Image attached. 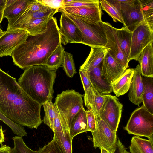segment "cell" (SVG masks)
Segmentation results:
<instances>
[{
	"instance_id": "1",
	"label": "cell",
	"mask_w": 153,
	"mask_h": 153,
	"mask_svg": "<svg viewBox=\"0 0 153 153\" xmlns=\"http://www.w3.org/2000/svg\"><path fill=\"white\" fill-rule=\"evenodd\" d=\"M42 105L23 89L16 79L0 68V111L13 122L37 128L43 122Z\"/></svg>"
},
{
	"instance_id": "2",
	"label": "cell",
	"mask_w": 153,
	"mask_h": 153,
	"mask_svg": "<svg viewBox=\"0 0 153 153\" xmlns=\"http://www.w3.org/2000/svg\"><path fill=\"white\" fill-rule=\"evenodd\" d=\"M61 42L56 18L53 16L48 22L45 33L35 36L29 35L11 56L14 64L24 70L33 66L45 65Z\"/></svg>"
},
{
	"instance_id": "3",
	"label": "cell",
	"mask_w": 153,
	"mask_h": 153,
	"mask_svg": "<svg viewBox=\"0 0 153 153\" xmlns=\"http://www.w3.org/2000/svg\"><path fill=\"white\" fill-rule=\"evenodd\" d=\"M56 71L45 65L31 66L25 69L18 82L32 99L42 105L52 101Z\"/></svg>"
},
{
	"instance_id": "4",
	"label": "cell",
	"mask_w": 153,
	"mask_h": 153,
	"mask_svg": "<svg viewBox=\"0 0 153 153\" xmlns=\"http://www.w3.org/2000/svg\"><path fill=\"white\" fill-rule=\"evenodd\" d=\"M83 95L74 90H67L58 94L54 103L58 111L64 135L69 132L72 120L83 107Z\"/></svg>"
},
{
	"instance_id": "5",
	"label": "cell",
	"mask_w": 153,
	"mask_h": 153,
	"mask_svg": "<svg viewBox=\"0 0 153 153\" xmlns=\"http://www.w3.org/2000/svg\"><path fill=\"white\" fill-rule=\"evenodd\" d=\"M61 13L71 19L80 30L83 37L81 44L91 48L105 47L107 38L102 21L95 22L75 15Z\"/></svg>"
},
{
	"instance_id": "6",
	"label": "cell",
	"mask_w": 153,
	"mask_h": 153,
	"mask_svg": "<svg viewBox=\"0 0 153 153\" xmlns=\"http://www.w3.org/2000/svg\"><path fill=\"white\" fill-rule=\"evenodd\" d=\"M124 129L129 134L148 138L153 135V114L142 105L132 113Z\"/></svg>"
},
{
	"instance_id": "7",
	"label": "cell",
	"mask_w": 153,
	"mask_h": 153,
	"mask_svg": "<svg viewBox=\"0 0 153 153\" xmlns=\"http://www.w3.org/2000/svg\"><path fill=\"white\" fill-rule=\"evenodd\" d=\"M116 8L120 12L124 26L132 32L145 22L140 0H117Z\"/></svg>"
},
{
	"instance_id": "8",
	"label": "cell",
	"mask_w": 153,
	"mask_h": 153,
	"mask_svg": "<svg viewBox=\"0 0 153 153\" xmlns=\"http://www.w3.org/2000/svg\"><path fill=\"white\" fill-rule=\"evenodd\" d=\"M96 129L91 132L94 147L113 152L117 139L116 132L111 129L100 117H96Z\"/></svg>"
},
{
	"instance_id": "9",
	"label": "cell",
	"mask_w": 153,
	"mask_h": 153,
	"mask_svg": "<svg viewBox=\"0 0 153 153\" xmlns=\"http://www.w3.org/2000/svg\"><path fill=\"white\" fill-rule=\"evenodd\" d=\"M153 41V31L146 23L138 26L132 32L131 47L129 60L137 61L141 52Z\"/></svg>"
},
{
	"instance_id": "10",
	"label": "cell",
	"mask_w": 153,
	"mask_h": 153,
	"mask_svg": "<svg viewBox=\"0 0 153 153\" xmlns=\"http://www.w3.org/2000/svg\"><path fill=\"white\" fill-rule=\"evenodd\" d=\"M106 95L107 100L98 117L111 129L117 132L121 117L123 105L116 96Z\"/></svg>"
},
{
	"instance_id": "11",
	"label": "cell",
	"mask_w": 153,
	"mask_h": 153,
	"mask_svg": "<svg viewBox=\"0 0 153 153\" xmlns=\"http://www.w3.org/2000/svg\"><path fill=\"white\" fill-rule=\"evenodd\" d=\"M105 31L107 43L105 47L108 52L125 70L129 67V61L123 53L117 37L116 28L110 23L103 22Z\"/></svg>"
},
{
	"instance_id": "12",
	"label": "cell",
	"mask_w": 153,
	"mask_h": 153,
	"mask_svg": "<svg viewBox=\"0 0 153 153\" xmlns=\"http://www.w3.org/2000/svg\"><path fill=\"white\" fill-rule=\"evenodd\" d=\"M29 35L22 30H7L0 38V57L11 55L14 51L23 43Z\"/></svg>"
},
{
	"instance_id": "13",
	"label": "cell",
	"mask_w": 153,
	"mask_h": 153,
	"mask_svg": "<svg viewBox=\"0 0 153 153\" xmlns=\"http://www.w3.org/2000/svg\"><path fill=\"white\" fill-rule=\"evenodd\" d=\"M59 32L62 44L81 43L83 37L80 30L68 17L62 13L60 19Z\"/></svg>"
},
{
	"instance_id": "14",
	"label": "cell",
	"mask_w": 153,
	"mask_h": 153,
	"mask_svg": "<svg viewBox=\"0 0 153 153\" xmlns=\"http://www.w3.org/2000/svg\"><path fill=\"white\" fill-rule=\"evenodd\" d=\"M59 12V9L51 8L47 6L43 9L33 13L24 15L20 14L8 21L7 30L19 29L30 20L49 16H53Z\"/></svg>"
},
{
	"instance_id": "15",
	"label": "cell",
	"mask_w": 153,
	"mask_h": 153,
	"mask_svg": "<svg viewBox=\"0 0 153 153\" xmlns=\"http://www.w3.org/2000/svg\"><path fill=\"white\" fill-rule=\"evenodd\" d=\"M125 70L108 52L102 61L101 75L108 83H111L119 78Z\"/></svg>"
},
{
	"instance_id": "16",
	"label": "cell",
	"mask_w": 153,
	"mask_h": 153,
	"mask_svg": "<svg viewBox=\"0 0 153 153\" xmlns=\"http://www.w3.org/2000/svg\"><path fill=\"white\" fill-rule=\"evenodd\" d=\"M144 85L139 64L134 69V72L130 84L128 97L134 104L139 106L142 102Z\"/></svg>"
},
{
	"instance_id": "17",
	"label": "cell",
	"mask_w": 153,
	"mask_h": 153,
	"mask_svg": "<svg viewBox=\"0 0 153 153\" xmlns=\"http://www.w3.org/2000/svg\"><path fill=\"white\" fill-rule=\"evenodd\" d=\"M102 62L97 66L86 74L93 88L104 94H108L113 91L111 83L107 82L102 76Z\"/></svg>"
},
{
	"instance_id": "18",
	"label": "cell",
	"mask_w": 153,
	"mask_h": 153,
	"mask_svg": "<svg viewBox=\"0 0 153 153\" xmlns=\"http://www.w3.org/2000/svg\"><path fill=\"white\" fill-rule=\"evenodd\" d=\"M59 12L80 16L94 22L102 21L100 6L96 7H63L59 9Z\"/></svg>"
},
{
	"instance_id": "19",
	"label": "cell",
	"mask_w": 153,
	"mask_h": 153,
	"mask_svg": "<svg viewBox=\"0 0 153 153\" xmlns=\"http://www.w3.org/2000/svg\"><path fill=\"white\" fill-rule=\"evenodd\" d=\"M153 41L149 43L139 56L141 74L144 76L153 77Z\"/></svg>"
},
{
	"instance_id": "20",
	"label": "cell",
	"mask_w": 153,
	"mask_h": 153,
	"mask_svg": "<svg viewBox=\"0 0 153 153\" xmlns=\"http://www.w3.org/2000/svg\"><path fill=\"white\" fill-rule=\"evenodd\" d=\"M107 52L105 47H91L89 55L79 69L87 74L102 62Z\"/></svg>"
},
{
	"instance_id": "21",
	"label": "cell",
	"mask_w": 153,
	"mask_h": 153,
	"mask_svg": "<svg viewBox=\"0 0 153 153\" xmlns=\"http://www.w3.org/2000/svg\"><path fill=\"white\" fill-rule=\"evenodd\" d=\"M134 72V68L126 69L119 78L111 83L113 92L116 97L123 95L128 92Z\"/></svg>"
},
{
	"instance_id": "22",
	"label": "cell",
	"mask_w": 153,
	"mask_h": 153,
	"mask_svg": "<svg viewBox=\"0 0 153 153\" xmlns=\"http://www.w3.org/2000/svg\"><path fill=\"white\" fill-rule=\"evenodd\" d=\"M32 0H7L3 12V18L8 21L20 14Z\"/></svg>"
},
{
	"instance_id": "23",
	"label": "cell",
	"mask_w": 153,
	"mask_h": 153,
	"mask_svg": "<svg viewBox=\"0 0 153 153\" xmlns=\"http://www.w3.org/2000/svg\"><path fill=\"white\" fill-rule=\"evenodd\" d=\"M87 131V120L86 110L82 108L75 115L71 122L69 129L71 138L77 134Z\"/></svg>"
},
{
	"instance_id": "24",
	"label": "cell",
	"mask_w": 153,
	"mask_h": 153,
	"mask_svg": "<svg viewBox=\"0 0 153 153\" xmlns=\"http://www.w3.org/2000/svg\"><path fill=\"white\" fill-rule=\"evenodd\" d=\"M52 16H49L30 20L24 25L20 30L26 31L29 35L35 36L46 32L49 21Z\"/></svg>"
},
{
	"instance_id": "25",
	"label": "cell",
	"mask_w": 153,
	"mask_h": 153,
	"mask_svg": "<svg viewBox=\"0 0 153 153\" xmlns=\"http://www.w3.org/2000/svg\"><path fill=\"white\" fill-rule=\"evenodd\" d=\"M144 90L142 96L143 105L149 112L153 114V77H142Z\"/></svg>"
},
{
	"instance_id": "26",
	"label": "cell",
	"mask_w": 153,
	"mask_h": 153,
	"mask_svg": "<svg viewBox=\"0 0 153 153\" xmlns=\"http://www.w3.org/2000/svg\"><path fill=\"white\" fill-rule=\"evenodd\" d=\"M153 143L149 140L133 136L129 149L131 153H153Z\"/></svg>"
},
{
	"instance_id": "27",
	"label": "cell",
	"mask_w": 153,
	"mask_h": 153,
	"mask_svg": "<svg viewBox=\"0 0 153 153\" xmlns=\"http://www.w3.org/2000/svg\"><path fill=\"white\" fill-rule=\"evenodd\" d=\"M116 32L119 42L123 52L126 57L129 61L132 32L124 26L120 29L116 28Z\"/></svg>"
},
{
	"instance_id": "28",
	"label": "cell",
	"mask_w": 153,
	"mask_h": 153,
	"mask_svg": "<svg viewBox=\"0 0 153 153\" xmlns=\"http://www.w3.org/2000/svg\"><path fill=\"white\" fill-rule=\"evenodd\" d=\"M79 72L84 91L83 97L85 105L88 109H91L94 99V89L86 74L80 69Z\"/></svg>"
},
{
	"instance_id": "29",
	"label": "cell",
	"mask_w": 153,
	"mask_h": 153,
	"mask_svg": "<svg viewBox=\"0 0 153 153\" xmlns=\"http://www.w3.org/2000/svg\"><path fill=\"white\" fill-rule=\"evenodd\" d=\"M64 48L61 42L48 59L45 65L55 71L62 65Z\"/></svg>"
},
{
	"instance_id": "30",
	"label": "cell",
	"mask_w": 153,
	"mask_h": 153,
	"mask_svg": "<svg viewBox=\"0 0 153 153\" xmlns=\"http://www.w3.org/2000/svg\"><path fill=\"white\" fill-rule=\"evenodd\" d=\"M42 105L45 112L43 120L44 123L53 131V123L57 114L56 107L52 101H47Z\"/></svg>"
},
{
	"instance_id": "31",
	"label": "cell",
	"mask_w": 153,
	"mask_h": 153,
	"mask_svg": "<svg viewBox=\"0 0 153 153\" xmlns=\"http://www.w3.org/2000/svg\"><path fill=\"white\" fill-rule=\"evenodd\" d=\"M145 22L153 31V0H140Z\"/></svg>"
},
{
	"instance_id": "32",
	"label": "cell",
	"mask_w": 153,
	"mask_h": 153,
	"mask_svg": "<svg viewBox=\"0 0 153 153\" xmlns=\"http://www.w3.org/2000/svg\"><path fill=\"white\" fill-rule=\"evenodd\" d=\"M58 143L64 153H72V139L69 132L66 133L64 135L62 131L54 132Z\"/></svg>"
},
{
	"instance_id": "33",
	"label": "cell",
	"mask_w": 153,
	"mask_h": 153,
	"mask_svg": "<svg viewBox=\"0 0 153 153\" xmlns=\"http://www.w3.org/2000/svg\"><path fill=\"white\" fill-rule=\"evenodd\" d=\"M62 65L67 75L72 78L77 73L72 55L64 51Z\"/></svg>"
},
{
	"instance_id": "34",
	"label": "cell",
	"mask_w": 153,
	"mask_h": 153,
	"mask_svg": "<svg viewBox=\"0 0 153 153\" xmlns=\"http://www.w3.org/2000/svg\"><path fill=\"white\" fill-rule=\"evenodd\" d=\"M64 3L63 7H96L100 6L98 0H64Z\"/></svg>"
},
{
	"instance_id": "35",
	"label": "cell",
	"mask_w": 153,
	"mask_h": 153,
	"mask_svg": "<svg viewBox=\"0 0 153 153\" xmlns=\"http://www.w3.org/2000/svg\"><path fill=\"white\" fill-rule=\"evenodd\" d=\"M14 146L11 149L10 153H39L38 151L32 150L25 143L22 137L15 136L13 138Z\"/></svg>"
},
{
	"instance_id": "36",
	"label": "cell",
	"mask_w": 153,
	"mask_h": 153,
	"mask_svg": "<svg viewBox=\"0 0 153 153\" xmlns=\"http://www.w3.org/2000/svg\"><path fill=\"white\" fill-rule=\"evenodd\" d=\"M94 89V88H93ZM94 99L91 109L96 117L99 116L105 102L107 100L106 94H101L94 89Z\"/></svg>"
},
{
	"instance_id": "37",
	"label": "cell",
	"mask_w": 153,
	"mask_h": 153,
	"mask_svg": "<svg viewBox=\"0 0 153 153\" xmlns=\"http://www.w3.org/2000/svg\"><path fill=\"white\" fill-rule=\"evenodd\" d=\"M102 9L107 13L114 22L119 21L124 25V22L119 12L106 0H99Z\"/></svg>"
},
{
	"instance_id": "38",
	"label": "cell",
	"mask_w": 153,
	"mask_h": 153,
	"mask_svg": "<svg viewBox=\"0 0 153 153\" xmlns=\"http://www.w3.org/2000/svg\"><path fill=\"white\" fill-rule=\"evenodd\" d=\"M0 120L8 126L13 132L17 136L22 137L27 135V133L23 127L11 121L0 111Z\"/></svg>"
},
{
	"instance_id": "39",
	"label": "cell",
	"mask_w": 153,
	"mask_h": 153,
	"mask_svg": "<svg viewBox=\"0 0 153 153\" xmlns=\"http://www.w3.org/2000/svg\"><path fill=\"white\" fill-rule=\"evenodd\" d=\"M38 151L39 153H64L54 135L52 140L43 147L40 148Z\"/></svg>"
},
{
	"instance_id": "40",
	"label": "cell",
	"mask_w": 153,
	"mask_h": 153,
	"mask_svg": "<svg viewBox=\"0 0 153 153\" xmlns=\"http://www.w3.org/2000/svg\"><path fill=\"white\" fill-rule=\"evenodd\" d=\"M87 120V131L91 132L95 131L96 127L95 115L91 109L86 110Z\"/></svg>"
},
{
	"instance_id": "41",
	"label": "cell",
	"mask_w": 153,
	"mask_h": 153,
	"mask_svg": "<svg viewBox=\"0 0 153 153\" xmlns=\"http://www.w3.org/2000/svg\"><path fill=\"white\" fill-rule=\"evenodd\" d=\"M45 6L53 9H59L63 7L64 0H39Z\"/></svg>"
},
{
	"instance_id": "42",
	"label": "cell",
	"mask_w": 153,
	"mask_h": 153,
	"mask_svg": "<svg viewBox=\"0 0 153 153\" xmlns=\"http://www.w3.org/2000/svg\"><path fill=\"white\" fill-rule=\"evenodd\" d=\"M125 149L120 139L117 137L115 146L112 153H124Z\"/></svg>"
},
{
	"instance_id": "43",
	"label": "cell",
	"mask_w": 153,
	"mask_h": 153,
	"mask_svg": "<svg viewBox=\"0 0 153 153\" xmlns=\"http://www.w3.org/2000/svg\"><path fill=\"white\" fill-rule=\"evenodd\" d=\"M0 147V153H10L11 148L9 146L1 144Z\"/></svg>"
},
{
	"instance_id": "44",
	"label": "cell",
	"mask_w": 153,
	"mask_h": 153,
	"mask_svg": "<svg viewBox=\"0 0 153 153\" xmlns=\"http://www.w3.org/2000/svg\"><path fill=\"white\" fill-rule=\"evenodd\" d=\"M4 131L2 129V126H0V144H1L2 143L4 142Z\"/></svg>"
},
{
	"instance_id": "45",
	"label": "cell",
	"mask_w": 153,
	"mask_h": 153,
	"mask_svg": "<svg viewBox=\"0 0 153 153\" xmlns=\"http://www.w3.org/2000/svg\"><path fill=\"white\" fill-rule=\"evenodd\" d=\"M4 8L5 6H0V24L3 18V12Z\"/></svg>"
},
{
	"instance_id": "46",
	"label": "cell",
	"mask_w": 153,
	"mask_h": 153,
	"mask_svg": "<svg viewBox=\"0 0 153 153\" xmlns=\"http://www.w3.org/2000/svg\"><path fill=\"white\" fill-rule=\"evenodd\" d=\"M7 0H0V6H5Z\"/></svg>"
},
{
	"instance_id": "47",
	"label": "cell",
	"mask_w": 153,
	"mask_h": 153,
	"mask_svg": "<svg viewBox=\"0 0 153 153\" xmlns=\"http://www.w3.org/2000/svg\"><path fill=\"white\" fill-rule=\"evenodd\" d=\"M101 153H112V152H108L107 150L103 148H101Z\"/></svg>"
},
{
	"instance_id": "48",
	"label": "cell",
	"mask_w": 153,
	"mask_h": 153,
	"mask_svg": "<svg viewBox=\"0 0 153 153\" xmlns=\"http://www.w3.org/2000/svg\"><path fill=\"white\" fill-rule=\"evenodd\" d=\"M5 32L3 31L0 27V38L5 34Z\"/></svg>"
},
{
	"instance_id": "49",
	"label": "cell",
	"mask_w": 153,
	"mask_h": 153,
	"mask_svg": "<svg viewBox=\"0 0 153 153\" xmlns=\"http://www.w3.org/2000/svg\"><path fill=\"white\" fill-rule=\"evenodd\" d=\"M124 153H130V152H128V151H126V150L125 149V151H124Z\"/></svg>"
}]
</instances>
